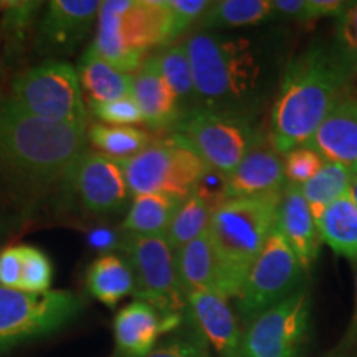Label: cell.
Returning a JSON list of instances; mask_svg holds the SVG:
<instances>
[{"instance_id": "1", "label": "cell", "mask_w": 357, "mask_h": 357, "mask_svg": "<svg viewBox=\"0 0 357 357\" xmlns=\"http://www.w3.org/2000/svg\"><path fill=\"white\" fill-rule=\"evenodd\" d=\"M184 47L199 108L257 119L276 93L278 48L265 40L197 30L185 38Z\"/></svg>"}, {"instance_id": "2", "label": "cell", "mask_w": 357, "mask_h": 357, "mask_svg": "<svg viewBox=\"0 0 357 357\" xmlns=\"http://www.w3.org/2000/svg\"><path fill=\"white\" fill-rule=\"evenodd\" d=\"M356 88L333 42L314 40L289 58L280 75L268 118V141L280 155L305 146L347 91Z\"/></svg>"}, {"instance_id": "3", "label": "cell", "mask_w": 357, "mask_h": 357, "mask_svg": "<svg viewBox=\"0 0 357 357\" xmlns=\"http://www.w3.org/2000/svg\"><path fill=\"white\" fill-rule=\"evenodd\" d=\"M88 147V128L32 118L0 98V178L25 192L66 185Z\"/></svg>"}, {"instance_id": "4", "label": "cell", "mask_w": 357, "mask_h": 357, "mask_svg": "<svg viewBox=\"0 0 357 357\" xmlns=\"http://www.w3.org/2000/svg\"><path fill=\"white\" fill-rule=\"evenodd\" d=\"M281 192L230 199L213 211L207 234L220 263L225 300L238 296L253 261L276 229Z\"/></svg>"}, {"instance_id": "5", "label": "cell", "mask_w": 357, "mask_h": 357, "mask_svg": "<svg viewBox=\"0 0 357 357\" xmlns=\"http://www.w3.org/2000/svg\"><path fill=\"white\" fill-rule=\"evenodd\" d=\"M91 48L123 73H136L151 50L172 45L167 0H106Z\"/></svg>"}, {"instance_id": "6", "label": "cell", "mask_w": 357, "mask_h": 357, "mask_svg": "<svg viewBox=\"0 0 357 357\" xmlns=\"http://www.w3.org/2000/svg\"><path fill=\"white\" fill-rule=\"evenodd\" d=\"M123 252L134 275V296L151 305L164 319L182 324L189 310L187 291L177 271L176 250L166 235H128Z\"/></svg>"}, {"instance_id": "7", "label": "cell", "mask_w": 357, "mask_h": 357, "mask_svg": "<svg viewBox=\"0 0 357 357\" xmlns=\"http://www.w3.org/2000/svg\"><path fill=\"white\" fill-rule=\"evenodd\" d=\"M131 195L166 194L185 200L211 167L184 137L172 132L153 141L142 153L123 160Z\"/></svg>"}, {"instance_id": "8", "label": "cell", "mask_w": 357, "mask_h": 357, "mask_svg": "<svg viewBox=\"0 0 357 357\" xmlns=\"http://www.w3.org/2000/svg\"><path fill=\"white\" fill-rule=\"evenodd\" d=\"M194 147L205 164L229 177L250 151L268 141L257 119L197 108L187 113L176 131Z\"/></svg>"}, {"instance_id": "9", "label": "cell", "mask_w": 357, "mask_h": 357, "mask_svg": "<svg viewBox=\"0 0 357 357\" xmlns=\"http://www.w3.org/2000/svg\"><path fill=\"white\" fill-rule=\"evenodd\" d=\"M8 100L42 121L89 126L78 71L66 61L48 60L25 71L13 82Z\"/></svg>"}, {"instance_id": "10", "label": "cell", "mask_w": 357, "mask_h": 357, "mask_svg": "<svg viewBox=\"0 0 357 357\" xmlns=\"http://www.w3.org/2000/svg\"><path fill=\"white\" fill-rule=\"evenodd\" d=\"M306 271L278 229L253 261L236 300V312L247 326L253 318L306 287Z\"/></svg>"}, {"instance_id": "11", "label": "cell", "mask_w": 357, "mask_h": 357, "mask_svg": "<svg viewBox=\"0 0 357 357\" xmlns=\"http://www.w3.org/2000/svg\"><path fill=\"white\" fill-rule=\"evenodd\" d=\"M82 307L71 291L29 293L0 287V351L65 328Z\"/></svg>"}, {"instance_id": "12", "label": "cell", "mask_w": 357, "mask_h": 357, "mask_svg": "<svg viewBox=\"0 0 357 357\" xmlns=\"http://www.w3.org/2000/svg\"><path fill=\"white\" fill-rule=\"evenodd\" d=\"M311 310L306 284L243 326L235 357H300L311 334Z\"/></svg>"}, {"instance_id": "13", "label": "cell", "mask_w": 357, "mask_h": 357, "mask_svg": "<svg viewBox=\"0 0 357 357\" xmlns=\"http://www.w3.org/2000/svg\"><path fill=\"white\" fill-rule=\"evenodd\" d=\"M66 187L86 211L100 215L123 212L131 195L123 160L88 149L71 167Z\"/></svg>"}, {"instance_id": "14", "label": "cell", "mask_w": 357, "mask_h": 357, "mask_svg": "<svg viewBox=\"0 0 357 357\" xmlns=\"http://www.w3.org/2000/svg\"><path fill=\"white\" fill-rule=\"evenodd\" d=\"M98 0H53L38 26L37 50L45 55L71 53L98 22Z\"/></svg>"}, {"instance_id": "15", "label": "cell", "mask_w": 357, "mask_h": 357, "mask_svg": "<svg viewBox=\"0 0 357 357\" xmlns=\"http://www.w3.org/2000/svg\"><path fill=\"white\" fill-rule=\"evenodd\" d=\"M187 318L205 344L212 347L217 357H235L242 328L229 300L211 291H192L187 294Z\"/></svg>"}, {"instance_id": "16", "label": "cell", "mask_w": 357, "mask_h": 357, "mask_svg": "<svg viewBox=\"0 0 357 357\" xmlns=\"http://www.w3.org/2000/svg\"><path fill=\"white\" fill-rule=\"evenodd\" d=\"M307 146L326 162L357 171V91L352 88L333 106Z\"/></svg>"}, {"instance_id": "17", "label": "cell", "mask_w": 357, "mask_h": 357, "mask_svg": "<svg viewBox=\"0 0 357 357\" xmlns=\"http://www.w3.org/2000/svg\"><path fill=\"white\" fill-rule=\"evenodd\" d=\"M131 98L139 108L144 124L153 131H176L182 119L177 98L155 66L153 56H147L132 75Z\"/></svg>"}, {"instance_id": "18", "label": "cell", "mask_w": 357, "mask_h": 357, "mask_svg": "<svg viewBox=\"0 0 357 357\" xmlns=\"http://www.w3.org/2000/svg\"><path fill=\"white\" fill-rule=\"evenodd\" d=\"M276 229L291 247L306 273H310L318 261L323 242L300 185L287 184L281 192Z\"/></svg>"}, {"instance_id": "19", "label": "cell", "mask_w": 357, "mask_h": 357, "mask_svg": "<svg viewBox=\"0 0 357 357\" xmlns=\"http://www.w3.org/2000/svg\"><path fill=\"white\" fill-rule=\"evenodd\" d=\"M178 326L181 324L164 319L147 303L132 301L114 318V357H144L154 349L162 334L174 331Z\"/></svg>"}, {"instance_id": "20", "label": "cell", "mask_w": 357, "mask_h": 357, "mask_svg": "<svg viewBox=\"0 0 357 357\" xmlns=\"http://www.w3.org/2000/svg\"><path fill=\"white\" fill-rule=\"evenodd\" d=\"M284 185L283 155L276 153L270 141H265L250 151L227 177V200L273 194L283 190Z\"/></svg>"}, {"instance_id": "21", "label": "cell", "mask_w": 357, "mask_h": 357, "mask_svg": "<svg viewBox=\"0 0 357 357\" xmlns=\"http://www.w3.org/2000/svg\"><path fill=\"white\" fill-rule=\"evenodd\" d=\"M178 278L187 294L211 291L223 298L220 263L212 247L211 236L204 234L176 252Z\"/></svg>"}, {"instance_id": "22", "label": "cell", "mask_w": 357, "mask_h": 357, "mask_svg": "<svg viewBox=\"0 0 357 357\" xmlns=\"http://www.w3.org/2000/svg\"><path fill=\"white\" fill-rule=\"evenodd\" d=\"M82 91L91 102H109L131 96L132 75L123 73L101 58L93 48L84 52L78 65Z\"/></svg>"}, {"instance_id": "23", "label": "cell", "mask_w": 357, "mask_h": 357, "mask_svg": "<svg viewBox=\"0 0 357 357\" xmlns=\"http://www.w3.org/2000/svg\"><path fill=\"white\" fill-rule=\"evenodd\" d=\"M321 242L351 263L357 261V205L349 197L337 199L316 218Z\"/></svg>"}, {"instance_id": "24", "label": "cell", "mask_w": 357, "mask_h": 357, "mask_svg": "<svg viewBox=\"0 0 357 357\" xmlns=\"http://www.w3.org/2000/svg\"><path fill=\"white\" fill-rule=\"evenodd\" d=\"M88 293L102 305L114 307L123 298L134 293V275L126 258L105 253L86 271Z\"/></svg>"}, {"instance_id": "25", "label": "cell", "mask_w": 357, "mask_h": 357, "mask_svg": "<svg viewBox=\"0 0 357 357\" xmlns=\"http://www.w3.org/2000/svg\"><path fill=\"white\" fill-rule=\"evenodd\" d=\"M181 204L182 200L166 194L136 195L121 225L123 230L128 235H166Z\"/></svg>"}, {"instance_id": "26", "label": "cell", "mask_w": 357, "mask_h": 357, "mask_svg": "<svg viewBox=\"0 0 357 357\" xmlns=\"http://www.w3.org/2000/svg\"><path fill=\"white\" fill-rule=\"evenodd\" d=\"M266 22H271V0H220L212 2L197 26L200 32H218Z\"/></svg>"}, {"instance_id": "27", "label": "cell", "mask_w": 357, "mask_h": 357, "mask_svg": "<svg viewBox=\"0 0 357 357\" xmlns=\"http://www.w3.org/2000/svg\"><path fill=\"white\" fill-rule=\"evenodd\" d=\"M153 56L155 66L166 79L169 88L177 98L178 106H181L182 114L190 113V111L199 108L197 93H195L194 75H192V66L189 55L184 43L169 45V47L160 48ZM182 116V118H184Z\"/></svg>"}, {"instance_id": "28", "label": "cell", "mask_w": 357, "mask_h": 357, "mask_svg": "<svg viewBox=\"0 0 357 357\" xmlns=\"http://www.w3.org/2000/svg\"><path fill=\"white\" fill-rule=\"evenodd\" d=\"M352 171L336 162H326L310 181L300 185L312 217H319L328 205L349 194Z\"/></svg>"}, {"instance_id": "29", "label": "cell", "mask_w": 357, "mask_h": 357, "mask_svg": "<svg viewBox=\"0 0 357 357\" xmlns=\"http://www.w3.org/2000/svg\"><path fill=\"white\" fill-rule=\"evenodd\" d=\"M88 142L109 158L126 160L137 155L153 142V136L136 126H109L96 123L88 126Z\"/></svg>"}, {"instance_id": "30", "label": "cell", "mask_w": 357, "mask_h": 357, "mask_svg": "<svg viewBox=\"0 0 357 357\" xmlns=\"http://www.w3.org/2000/svg\"><path fill=\"white\" fill-rule=\"evenodd\" d=\"M212 213L213 208L211 205L199 194L192 192L189 197L182 200V204L178 205L176 215L166 231L167 242L171 243V247L177 252L187 243L207 234Z\"/></svg>"}, {"instance_id": "31", "label": "cell", "mask_w": 357, "mask_h": 357, "mask_svg": "<svg viewBox=\"0 0 357 357\" xmlns=\"http://www.w3.org/2000/svg\"><path fill=\"white\" fill-rule=\"evenodd\" d=\"M333 45L357 84V2H347L341 15L334 20Z\"/></svg>"}, {"instance_id": "32", "label": "cell", "mask_w": 357, "mask_h": 357, "mask_svg": "<svg viewBox=\"0 0 357 357\" xmlns=\"http://www.w3.org/2000/svg\"><path fill=\"white\" fill-rule=\"evenodd\" d=\"M53 280V268L42 250L22 245V284L20 291L45 293Z\"/></svg>"}, {"instance_id": "33", "label": "cell", "mask_w": 357, "mask_h": 357, "mask_svg": "<svg viewBox=\"0 0 357 357\" xmlns=\"http://www.w3.org/2000/svg\"><path fill=\"white\" fill-rule=\"evenodd\" d=\"M42 7L40 2H6L3 3L2 33L7 38L8 48H17L25 40V35L32 26L35 15Z\"/></svg>"}, {"instance_id": "34", "label": "cell", "mask_w": 357, "mask_h": 357, "mask_svg": "<svg viewBox=\"0 0 357 357\" xmlns=\"http://www.w3.org/2000/svg\"><path fill=\"white\" fill-rule=\"evenodd\" d=\"M287 184L303 185L323 167L324 159L307 144L294 147L283 155Z\"/></svg>"}, {"instance_id": "35", "label": "cell", "mask_w": 357, "mask_h": 357, "mask_svg": "<svg viewBox=\"0 0 357 357\" xmlns=\"http://www.w3.org/2000/svg\"><path fill=\"white\" fill-rule=\"evenodd\" d=\"M89 113L109 126H132L144 123L141 111L131 96L109 102H91Z\"/></svg>"}, {"instance_id": "36", "label": "cell", "mask_w": 357, "mask_h": 357, "mask_svg": "<svg viewBox=\"0 0 357 357\" xmlns=\"http://www.w3.org/2000/svg\"><path fill=\"white\" fill-rule=\"evenodd\" d=\"M211 6L212 2L208 0H167L172 17L174 38H181L192 26L197 25Z\"/></svg>"}, {"instance_id": "37", "label": "cell", "mask_w": 357, "mask_h": 357, "mask_svg": "<svg viewBox=\"0 0 357 357\" xmlns=\"http://www.w3.org/2000/svg\"><path fill=\"white\" fill-rule=\"evenodd\" d=\"M144 357H212V354L202 337L194 331L185 336L169 339L164 344L154 347Z\"/></svg>"}, {"instance_id": "38", "label": "cell", "mask_w": 357, "mask_h": 357, "mask_svg": "<svg viewBox=\"0 0 357 357\" xmlns=\"http://www.w3.org/2000/svg\"><path fill=\"white\" fill-rule=\"evenodd\" d=\"M22 284V245L0 252V287L20 289Z\"/></svg>"}, {"instance_id": "39", "label": "cell", "mask_w": 357, "mask_h": 357, "mask_svg": "<svg viewBox=\"0 0 357 357\" xmlns=\"http://www.w3.org/2000/svg\"><path fill=\"white\" fill-rule=\"evenodd\" d=\"M271 22H293V24L307 25V3L306 0H271Z\"/></svg>"}, {"instance_id": "40", "label": "cell", "mask_w": 357, "mask_h": 357, "mask_svg": "<svg viewBox=\"0 0 357 357\" xmlns=\"http://www.w3.org/2000/svg\"><path fill=\"white\" fill-rule=\"evenodd\" d=\"M306 3L310 24L316 20L326 19V17L337 19L347 6V2H342V0H306Z\"/></svg>"}, {"instance_id": "41", "label": "cell", "mask_w": 357, "mask_h": 357, "mask_svg": "<svg viewBox=\"0 0 357 357\" xmlns=\"http://www.w3.org/2000/svg\"><path fill=\"white\" fill-rule=\"evenodd\" d=\"M88 242L93 248L101 250V252H109V250H114L123 245L121 240H119V235L114 230L108 229V227H101V229L89 231Z\"/></svg>"}, {"instance_id": "42", "label": "cell", "mask_w": 357, "mask_h": 357, "mask_svg": "<svg viewBox=\"0 0 357 357\" xmlns=\"http://www.w3.org/2000/svg\"><path fill=\"white\" fill-rule=\"evenodd\" d=\"M352 270H354V284H356V296H354V311H352L349 326H347L344 336L336 347L339 352H351L357 346V261L352 263Z\"/></svg>"}, {"instance_id": "43", "label": "cell", "mask_w": 357, "mask_h": 357, "mask_svg": "<svg viewBox=\"0 0 357 357\" xmlns=\"http://www.w3.org/2000/svg\"><path fill=\"white\" fill-rule=\"evenodd\" d=\"M349 197L354 200L357 205V171L352 172V181H351V189H349Z\"/></svg>"}, {"instance_id": "44", "label": "cell", "mask_w": 357, "mask_h": 357, "mask_svg": "<svg viewBox=\"0 0 357 357\" xmlns=\"http://www.w3.org/2000/svg\"><path fill=\"white\" fill-rule=\"evenodd\" d=\"M326 357H357V352L351 351V352H339V351H333L331 354Z\"/></svg>"}, {"instance_id": "45", "label": "cell", "mask_w": 357, "mask_h": 357, "mask_svg": "<svg viewBox=\"0 0 357 357\" xmlns=\"http://www.w3.org/2000/svg\"><path fill=\"white\" fill-rule=\"evenodd\" d=\"M0 10H3V2H0Z\"/></svg>"}]
</instances>
